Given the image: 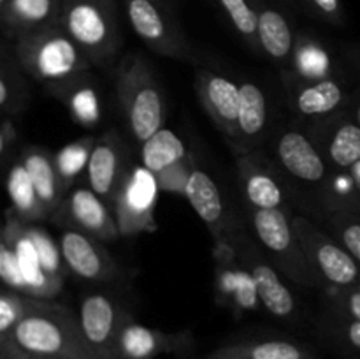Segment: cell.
Here are the masks:
<instances>
[{
    "label": "cell",
    "mask_w": 360,
    "mask_h": 359,
    "mask_svg": "<svg viewBox=\"0 0 360 359\" xmlns=\"http://www.w3.org/2000/svg\"><path fill=\"white\" fill-rule=\"evenodd\" d=\"M193 164L192 158L186 157L185 160L178 162V164L171 165V168L160 171L157 176L158 187H160V192H169L176 194V196H185L186 182H188V176L192 172Z\"/></svg>",
    "instance_id": "f35d334b"
},
{
    "label": "cell",
    "mask_w": 360,
    "mask_h": 359,
    "mask_svg": "<svg viewBox=\"0 0 360 359\" xmlns=\"http://www.w3.org/2000/svg\"><path fill=\"white\" fill-rule=\"evenodd\" d=\"M354 118L357 120V123L360 125V99H359L357 104H355V108H354Z\"/></svg>",
    "instance_id": "f6af8a7d"
},
{
    "label": "cell",
    "mask_w": 360,
    "mask_h": 359,
    "mask_svg": "<svg viewBox=\"0 0 360 359\" xmlns=\"http://www.w3.org/2000/svg\"><path fill=\"white\" fill-rule=\"evenodd\" d=\"M192 345V336L185 333H164L143 326L130 317L122 327L118 340L120 359H155L160 354L185 352Z\"/></svg>",
    "instance_id": "ffe728a7"
},
{
    "label": "cell",
    "mask_w": 360,
    "mask_h": 359,
    "mask_svg": "<svg viewBox=\"0 0 360 359\" xmlns=\"http://www.w3.org/2000/svg\"><path fill=\"white\" fill-rule=\"evenodd\" d=\"M185 197L200 220L207 225L217 239L225 238L229 232L227 206L220 187L213 176L204 169L193 165L185 189Z\"/></svg>",
    "instance_id": "603a6c76"
},
{
    "label": "cell",
    "mask_w": 360,
    "mask_h": 359,
    "mask_svg": "<svg viewBox=\"0 0 360 359\" xmlns=\"http://www.w3.org/2000/svg\"><path fill=\"white\" fill-rule=\"evenodd\" d=\"M327 231L348 250L360 264V215L355 211H330L326 220Z\"/></svg>",
    "instance_id": "836d02e7"
},
{
    "label": "cell",
    "mask_w": 360,
    "mask_h": 359,
    "mask_svg": "<svg viewBox=\"0 0 360 359\" xmlns=\"http://www.w3.org/2000/svg\"><path fill=\"white\" fill-rule=\"evenodd\" d=\"M130 317L118 299L102 291L83 296L77 310L84 340L98 359H120V333Z\"/></svg>",
    "instance_id": "30bf717a"
},
{
    "label": "cell",
    "mask_w": 360,
    "mask_h": 359,
    "mask_svg": "<svg viewBox=\"0 0 360 359\" xmlns=\"http://www.w3.org/2000/svg\"><path fill=\"white\" fill-rule=\"evenodd\" d=\"M250 224L253 238L259 243L271 263L283 273L285 278L302 287H322L326 285L316 275L302 250L295 232L290 211L285 208L273 210H252Z\"/></svg>",
    "instance_id": "5b68a950"
},
{
    "label": "cell",
    "mask_w": 360,
    "mask_h": 359,
    "mask_svg": "<svg viewBox=\"0 0 360 359\" xmlns=\"http://www.w3.org/2000/svg\"><path fill=\"white\" fill-rule=\"evenodd\" d=\"M287 2H292V0H287Z\"/></svg>",
    "instance_id": "7dc6e473"
},
{
    "label": "cell",
    "mask_w": 360,
    "mask_h": 359,
    "mask_svg": "<svg viewBox=\"0 0 360 359\" xmlns=\"http://www.w3.org/2000/svg\"><path fill=\"white\" fill-rule=\"evenodd\" d=\"M0 277H2L6 287L27 294V284H25L23 271L18 263L16 252H14L13 245L4 239L0 243Z\"/></svg>",
    "instance_id": "74e56055"
},
{
    "label": "cell",
    "mask_w": 360,
    "mask_h": 359,
    "mask_svg": "<svg viewBox=\"0 0 360 359\" xmlns=\"http://www.w3.org/2000/svg\"><path fill=\"white\" fill-rule=\"evenodd\" d=\"M232 241L239 263L248 271L264 310L280 320L294 319L297 315L299 305L287 282L281 277L283 273L271 263L260 245L252 241L246 234H236Z\"/></svg>",
    "instance_id": "ba28073f"
},
{
    "label": "cell",
    "mask_w": 360,
    "mask_h": 359,
    "mask_svg": "<svg viewBox=\"0 0 360 359\" xmlns=\"http://www.w3.org/2000/svg\"><path fill=\"white\" fill-rule=\"evenodd\" d=\"M0 341H11L37 359H98L84 340L76 313L51 299L32 298L23 319Z\"/></svg>",
    "instance_id": "6da1fadb"
},
{
    "label": "cell",
    "mask_w": 360,
    "mask_h": 359,
    "mask_svg": "<svg viewBox=\"0 0 360 359\" xmlns=\"http://www.w3.org/2000/svg\"><path fill=\"white\" fill-rule=\"evenodd\" d=\"M27 231L28 234H30L32 241H34L35 248H37L41 266L44 267L49 275H53V277L63 278L65 264H63L60 245H56L53 236L49 234V232H46L42 227H39L37 224H27Z\"/></svg>",
    "instance_id": "e575fe53"
},
{
    "label": "cell",
    "mask_w": 360,
    "mask_h": 359,
    "mask_svg": "<svg viewBox=\"0 0 360 359\" xmlns=\"http://www.w3.org/2000/svg\"><path fill=\"white\" fill-rule=\"evenodd\" d=\"M95 141H97V137L83 136L62 146L56 153H53V162H55L56 172H58L65 194L79 180V176L86 172Z\"/></svg>",
    "instance_id": "1f68e13d"
},
{
    "label": "cell",
    "mask_w": 360,
    "mask_h": 359,
    "mask_svg": "<svg viewBox=\"0 0 360 359\" xmlns=\"http://www.w3.org/2000/svg\"><path fill=\"white\" fill-rule=\"evenodd\" d=\"M330 310L347 319L360 320V287L336 289L330 287Z\"/></svg>",
    "instance_id": "ab89813d"
},
{
    "label": "cell",
    "mask_w": 360,
    "mask_h": 359,
    "mask_svg": "<svg viewBox=\"0 0 360 359\" xmlns=\"http://www.w3.org/2000/svg\"><path fill=\"white\" fill-rule=\"evenodd\" d=\"M326 333L334 341L347 347L348 351L359 352L360 354V320L347 319V317L333 313L329 322L326 324Z\"/></svg>",
    "instance_id": "8d00e7d4"
},
{
    "label": "cell",
    "mask_w": 360,
    "mask_h": 359,
    "mask_svg": "<svg viewBox=\"0 0 360 359\" xmlns=\"http://www.w3.org/2000/svg\"><path fill=\"white\" fill-rule=\"evenodd\" d=\"M239 90H241V104H239L236 144L241 153H248L259 146L266 136L267 123H269V106L264 90L253 81H243Z\"/></svg>",
    "instance_id": "cb8c5ba5"
},
{
    "label": "cell",
    "mask_w": 360,
    "mask_h": 359,
    "mask_svg": "<svg viewBox=\"0 0 360 359\" xmlns=\"http://www.w3.org/2000/svg\"><path fill=\"white\" fill-rule=\"evenodd\" d=\"M333 56L320 39L315 35L299 32L295 37L294 55H292L290 69L283 74H292L295 77L308 81L333 77Z\"/></svg>",
    "instance_id": "f1b7e54d"
},
{
    "label": "cell",
    "mask_w": 360,
    "mask_h": 359,
    "mask_svg": "<svg viewBox=\"0 0 360 359\" xmlns=\"http://www.w3.org/2000/svg\"><path fill=\"white\" fill-rule=\"evenodd\" d=\"M127 20L134 34L162 56L176 60H190L192 49L164 0H123Z\"/></svg>",
    "instance_id": "52a82bcc"
},
{
    "label": "cell",
    "mask_w": 360,
    "mask_h": 359,
    "mask_svg": "<svg viewBox=\"0 0 360 359\" xmlns=\"http://www.w3.org/2000/svg\"><path fill=\"white\" fill-rule=\"evenodd\" d=\"M238 171L243 194L252 210H273V208L288 210V192L280 176V168L267 165L264 158L253 151H248L239 155Z\"/></svg>",
    "instance_id": "ac0fdd59"
},
{
    "label": "cell",
    "mask_w": 360,
    "mask_h": 359,
    "mask_svg": "<svg viewBox=\"0 0 360 359\" xmlns=\"http://www.w3.org/2000/svg\"><path fill=\"white\" fill-rule=\"evenodd\" d=\"M359 287H360V285H359Z\"/></svg>",
    "instance_id": "681fc988"
},
{
    "label": "cell",
    "mask_w": 360,
    "mask_h": 359,
    "mask_svg": "<svg viewBox=\"0 0 360 359\" xmlns=\"http://www.w3.org/2000/svg\"><path fill=\"white\" fill-rule=\"evenodd\" d=\"M308 134L330 171H350L360 162V125L352 116L340 113L313 122Z\"/></svg>",
    "instance_id": "9a60e30c"
},
{
    "label": "cell",
    "mask_w": 360,
    "mask_h": 359,
    "mask_svg": "<svg viewBox=\"0 0 360 359\" xmlns=\"http://www.w3.org/2000/svg\"><path fill=\"white\" fill-rule=\"evenodd\" d=\"M234 30L252 49L259 51V7L257 0H217Z\"/></svg>",
    "instance_id": "d6a6232c"
},
{
    "label": "cell",
    "mask_w": 360,
    "mask_h": 359,
    "mask_svg": "<svg viewBox=\"0 0 360 359\" xmlns=\"http://www.w3.org/2000/svg\"><path fill=\"white\" fill-rule=\"evenodd\" d=\"M53 95L65 104L69 116L77 125L91 129V127H97L101 123L102 113H104L102 99L90 73L81 76L79 80L72 81V83L65 84V87L58 88L56 92H53Z\"/></svg>",
    "instance_id": "4316f807"
},
{
    "label": "cell",
    "mask_w": 360,
    "mask_h": 359,
    "mask_svg": "<svg viewBox=\"0 0 360 359\" xmlns=\"http://www.w3.org/2000/svg\"><path fill=\"white\" fill-rule=\"evenodd\" d=\"M35 359H37V358H35Z\"/></svg>",
    "instance_id": "c3c4849f"
},
{
    "label": "cell",
    "mask_w": 360,
    "mask_h": 359,
    "mask_svg": "<svg viewBox=\"0 0 360 359\" xmlns=\"http://www.w3.org/2000/svg\"><path fill=\"white\" fill-rule=\"evenodd\" d=\"M207 359H315V351L294 340L269 338L224 345Z\"/></svg>",
    "instance_id": "484cf974"
},
{
    "label": "cell",
    "mask_w": 360,
    "mask_h": 359,
    "mask_svg": "<svg viewBox=\"0 0 360 359\" xmlns=\"http://www.w3.org/2000/svg\"><path fill=\"white\" fill-rule=\"evenodd\" d=\"M115 84L130 134L143 144L164 127L165 102L157 74L144 56L132 51L120 58Z\"/></svg>",
    "instance_id": "3957f363"
},
{
    "label": "cell",
    "mask_w": 360,
    "mask_h": 359,
    "mask_svg": "<svg viewBox=\"0 0 360 359\" xmlns=\"http://www.w3.org/2000/svg\"><path fill=\"white\" fill-rule=\"evenodd\" d=\"M350 175H352V178H354L355 187H357V190L360 192V162L350 169Z\"/></svg>",
    "instance_id": "7bdbcfd3"
},
{
    "label": "cell",
    "mask_w": 360,
    "mask_h": 359,
    "mask_svg": "<svg viewBox=\"0 0 360 359\" xmlns=\"http://www.w3.org/2000/svg\"><path fill=\"white\" fill-rule=\"evenodd\" d=\"M259 7V51L269 56L274 63L287 73L290 69L292 55H294L295 37L290 20L280 7L273 6L267 0H257Z\"/></svg>",
    "instance_id": "7402d4cb"
},
{
    "label": "cell",
    "mask_w": 360,
    "mask_h": 359,
    "mask_svg": "<svg viewBox=\"0 0 360 359\" xmlns=\"http://www.w3.org/2000/svg\"><path fill=\"white\" fill-rule=\"evenodd\" d=\"M274 157L285 175L309 185H326L333 172L309 134L297 127H288L278 134Z\"/></svg>",
    "instance_id": "7c38bea8"
},
{
    "label": "cell",
    "mask_w": 360,
    "mask_h": 359,
    "mask_svg": "<svg viewBox=\"0 0 360 359\" xmlns=\"http://www.w3.org/2000/svg\"><path fill=\"white\" fill-rule=\"evenodd\" d=\"M32 298L34 296L21 294L9 287L2 289V294H0V338L9 336L11 331L23 319L25 313L30 308Z\"/></svg>",
    "instance_id": "d590c367"
},
{
    "label": "cell",
    "mask_w": 360,
    "mask_h": 359,
    "mask_svg": "<svg viewBox=\"0 0 360 359\" xmlns=\"http://www.w3.org/2000/svg\"><path fill=\"white\" fill-rule=\"evenodd\" d=\"M58 245L65 267L81 280L97 284L118 277V264L98 239L76 229H63Z\"/></svg>",
    "instance_id": "5bb4252c"
},
{
    "label": "cell",
    "mask_w": 360,
    "mask_h": 359,
    "mask_svg": "<svg viewBox=\"0 0 360 359\" xmlns=\"http://www.w3.org/2000/svg\"><path fill=\"white\" fill-rule=\"evenodd\" d=\"M13 49L21 70L44 84L49 94L79 80L94 67L86 53L60 23L18 39Z\"/></svg>",
    "instance_id": "7a4b0ae2"
},
{
    "label": "cell",
    "mask_w": 360,
    "mask_h": 359,
    "mask_svg": "<svg viewBox=\"0 0 360 359\" xmlns=\"http://www.w3.org/2000/svg\"><path fill=\"white\" fill-rule=\"evenodd\" d=\"M20 160L27 168L32 183L37 190L39 199H41L46 213L49 215V220H51L53 213L65 197V190L60 182L58 172H56L55 162H53V153L48 148L30 144V146L23 148Z\"/></svg>",
    "instance_id": "d4e9b609"
},
{
    "label": "cell",
    "mask_w": 360,
    "mask_h": 359,
    "mask_svg": "<svg viewBox=\"0 0 360 359\" xmlns=\"http://www.w3.org/2000/svg\"><path fill=\"white\" fill-rule=\"evenodd\" d=\"M7 196H9L14 217L23 220L25 224H41V222L49 220V215L46 213L39 199L30 175L20 158L11 165L7 172Z\"/></svg>",
    "instance_id": "83f0119b"
},
{
    "label": "cell",
    "mask_w": 360,
    "mask_h": 359,
    "mask_svg": "<svg viewBox=\"0 0 360 359\" xmlns=\"http://www.w3.org/2000/svg\"><path fill=\"white\" fill-rule=\"evenodd\" d=\"M304 2L320 20L327 21V23L341 27L347 21L341 0H304Z\"/></svg>",
    "instance_id": "60d3db41"
},
{
    "label": "cell",
    "mask_w": 360,
    "mask_h": 359,
    "mask_svg": "<svg viewBox=\"0 0 360 359\" xmlns=\"http://www.w3.org/2000/svg\"><path fill=\"white\" fill-rule=\"evenodd\" d=\"M186 157H188V151L181 137L164 127L155 132L150 139L144 141L141 148V162L153 175H158L164 169L185 160Z\"/></svg>",
    "instance_id": "4dcf8cb0"
},
{
    "label": "cell",
    "mask_w": 360,
    "mask_h": 359,
    "mask_svg": "<svg viewBox=\"0 0 360 359\" xmlns=\"http://www.w3.org/2000/svg\"><path fill=\"white\" fill-rule=\"evenodd\" d=\"M51 220L63 229H76L98 241H115L122 236L112 208L90 187L69 190Z\"/></svg>",
    "instance_id": "8fae6325"
},
{
    "label": "cell",
    "mask_w": 360,
    "mask_h": 359,
    "mask_svg": "<svg viewBox=\"0 0 360 359\" xmlns=\"http://www.w3.org/2000/svg\"><path fill=\"white\" fill-rule=\"evenodd\" d=\"M16 139L18 129L13 116H4L2 125H0V157H2V160H7L14 144H16Z\"/></svg>",
    "instance_id": "b9f144b4"
},
{
    "label": "cell",
    "mask_w": 360,
    "mask_h": 359,
    "mask_svg": "<svg viewBox=\"0 0 360 359\" xmlns=\"http://www.w3.org/2000/svg\"><path fill=\"white\" fill-rule=\"evenodd\" d=\"M4 241L11 243L16 252L18 263L23 271L25 284H27V296L41 299H51L53 296L62 291L63 278H56L49 275L39 260L37 248L32 241L30 234L27 231V224L20 218H9L4 225L2 231Z\"/></svg>",
    "instance_id": "d6986e66"
},
{
    "label": "cell",
    "mask_w": 360,
    "mask_h": 359,
    "mask_svg": "<svg viewBox=\"0 0 360 359\" xmlns=\"http://www.w3.org/2000/svg\"><path fill=\"white\" fill-rule=\"evenodd\" d=\"M195 88L200 104L218 127V130L229 141L236 143L239 104H241V90L238 84L214 70L202 69L197 76Z\"/></svg>",
    "instance_id": "2e32d148"
},
{
    "label": "cell",
    "mask_w": 360,
    "mask_h": 359,
    "mask_svg": "<svg viewBox=\"0 0 360 359\" xmlns=\"http://www.w3.org/2000/svg\"><path fill=\"white\" fill-rule=\"evenodd\" d=\"M348 56H350L352 62L355 63V65L360 69V46H355V48H352L350 51H348Z\"/></svg>",
    "instance_id": "ee69618b"
},
{
    "label": "cell",
    "mask_w": 360,
    "mask_h": 359,
    "mask_svg": "<svg viewBox=\"0 0 360 359\" xmlns=\"http://www.w3.org/2000/svg\"><path fill=\"white\" fill-rule=\"evenodd\" d=\"M27 74L21 70L14 49L9 48V41H4L2 62H0V109L4 116H18L27 109L30 102Z\"/></svg>",
    "instance_id": "f546056e"
},
{
    "label": "cell",
    "mask_w": 360,
    "mask_h": 359,
    "mask_svg": "<svg viewBox=\"0 0 360 359\" xmlns=\"http://www.w3.org/2000/svg\"><path fill=\"white\" fill-rule=\"evenodd\" d=\"M292 220L302 250L323 284L336 289L359 287L360 264L348 250L311 218L292 215Z\"/></svg>",
    "instance_id": "8992f818"
},
{
    "label": "cell",
    "mask_w": 360,
    "mask_h": 359,
    "mask_svg": "<svg viewBox=\"0 0 360 359\" xmlns=\"http://www.w3.org/2000/svg\"><path fill=\"white\" fill-rule=\"evenodd\" d=\"M62 0H9L0 7V23L7 41H18L60 23Z\"/></svg>",
    "instance_id": "44dd1931"
},
{
    "label": "cell",
    "mask_w": 360,
    "mask_h": 359,
    "mask_svg": "<svg viewBox=\"0 0 360 359\" xmlns=\"http://www.w3.org/2000/svg\"><path fill=\"white\" fill-rule=\"evenodd\" d=\"M60 27L86 53L94 67L109 65L122 48L115 0H62Z\"/></svg>",
    "instance_id": "277c9868"
},
{
    "label": "cell",
    "mask_w": 360,
    "mask_h": 359,
    "mask_svg": "<svg viewBox=\"0 0 360 359\" xmlns=\"http://www.w3.org/2000/svg\"><path fill=\"white\" fill-rule=\"evenodd\" d=\"M7 2H9V0H0V7H4V6H6Z\"/></svg>",
    "instance_id": "bcb514c9"
},
{
    "label": "cell",
    "mask_w": 360,
    "mask_h": 359,
    "mask_svg": "<svg viewBox=\"0 0 360 359\" xmlns=\"http://www.w3.org/2000/svg\"><path fill=\"white\" fill-rule=\"evenodd\" d=\"M283 81L292 111L311 123L340 115L348 101L343 83L334 76L308 81L292 74H283Z\"/></svg>",
    "instance_id": "4fadbf2b"
},
{
    "label": "cell",
    "mask_w": 360,
    "mask_h": 359,
    "mask_svg": "<svg viewBox=\"0 0 360 359\" xmlns=\"http://www.w3.org/2000/svg\"><path fill=\"white\" fill-rule=\"evenodd\" d=\"M157 176L144 165H130L116 192L112 213L122 236H137L157 229L155 208L158 201Z\"/></svg>",
    "instance_id": "9c48e42d"
},
{
    "label": "cell",
    "mask_w": 360,
    "mask_h": 359,
    "mask_svg": "<svg viewBox=\"0 0 360 359\" xmlns=\"http://www.w3.org/2000/svg\"><path fill=\"white\" fill-rule=\"evenodd\" d=\"M129 168L123 139L116 132H105L95 141L90 162H88V187L112 208L116 192Z\"/></svg>",
    "instance_id": "e0dca14e"
}]
</instances>
